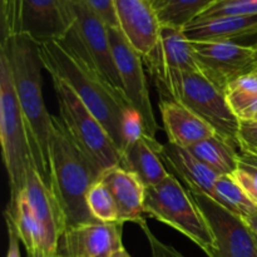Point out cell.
I'll return each instance as SVG.
<instances>
[{
    "instance_id": "1",
    "label": "cell",
    "mask_w": 257,
    "mask_h": 257,
    "mask_svg": "<svg viewBox=\"0 0 257 257\" xmlns=\"http://www.w3.org/2000/svg\"><path fill=\"white\" fill-rule=\"evenodd\" d=\"M39 57L49 75H57L73 88L88 109L122 151V125L131 105L98 73L73 27L62 40L39 44Z\"/></svg>"
},
{
    "instance_id": "2",
    "label": "cell",
    "mask_w": 257,
    "mask_h": 257,
    "mask_svg": "<svg viewBox=\"0 0 257 257\" xmlns=\"http://www.w3.org/2000/svg\"><path fill=\"white\" fill-rule=\"evenodd\" d=\"M39 44L27 35L0 40V53L12 69L18 103L24 118L33 160L49 186V137L52 114L47 110L42 89Z\"/></svg>"
},
{
    "instance_id": "3",
    "label": "cell",
    "mask_w": 257,
    "mask_h": 257,
    "mask_svg": "<svg viewBox=\"0 0 257 257\" xmlns=\"http://www.w3.org/2000/svg\"><path fill=\"white\" fill-rule=\"evenodd\" d=\"M100 176L102 171L74 142L62 119L52 114L49 188L59 206L65 230L94 221L88 208L87 195Z\"/></svg>"
},
{
    "instance_id": "4",
    "label": "cell",
    "mask_w": 257,
    "mask_h": 257,
    "mask_svg": "<svg viewBox=\"0 0 257 257\" xmlns=\"http://www.w3.org/2000/svg\"><path fill=\"white\" fill-rule=\"evenodd\" d=\"M0 142L10 187L9 205L24 191L33 160L24 118L18 103L9 62L0 53Z\"/></svg>"
},
{
    "instance_id": "5",
    "label": "cell",
    "mask_w": 257,
    "mask_h": 257,
    "mask_svg": "<svg viewBox=\"0 0 257 257\" xmlns=\"http://www.w3.org/2000/svg\"><path fill=\"white\" fill-rule=\"evenodd\" d=\"M75 23L72 0H2V40L27 35L38 44L62 40Z\"/></svg>"
},
{
    "instance_id": "6",
    "label": "cell",
    "mask_w": 257,
    "mask_h": 257,
    "mask_svg": "<svg viewBox=\"0 0 257 257\" xmlns=\"http://www.w3.org/2000/svg\"><path fill=\"white\" fill-rule=\"evenodd\" d=\"M145 212L185 235L206 255L215 250V238L190 190L171 173L157 186L146 188Z\"/></svg>"
},
{
    "instance_id": "7",
    "label": "cell",
    "mask_w": 257,
    "mask_h": 257,
    "mask_svg": "<svg viewBox=\"0 0 257 257\" xmlns=\"http://www.w3.org/2000/svg\"><path fill=\"white\" fill-rule=\"evenodd\" d=\"M161 99L182 103L205 120L218 137L240 150V118L228 103L226 92L212 84L201 73L178 74Z\"/></svg>"
},
{
    "instance_id": "8",
    "label": "cell",
    "mask_w": 257,
    "mask_h": 257,
    "mask_svg": "<svg viewBox=\"0 0 257 257\" xmlns=\"http://www.w3.org/2000/svg\"><path fill=\"white\" fill-rule=\"evenodd\" d=\"M50 77L57 95L59 118L74 142L102 173L108 168L119 166V151L102 123L88 109L68 83L57 75Z\"/></svg>"
},
{
    "instance_id": "9",
    "label": "cell",
    "mask_w": 257,
    "mask_h": 257,
    "mask_svg": "<svg viewBox=\"0 0 257 257\" xmlns=\"http://www.w3.org/2000/svg\"><path fill=\"white\" fill-rule=\"evenodd\" d=\"M191 195L215 238V250L208 257H257L256 236L240 216L211 196L197 192Z\"/></svg>"
},
{
    "instance_id": "10",
    "label": "cell",
    "mask_w": 257,
    "mask_h": 257,
    "mask_svg": "<svg viewBox=\"0 0 257 257\" xmlns=\"http://www.w3.org/2000/svg\"><path fill=\"white\" fill-rule=\"evenodd\" d=\"M109 39L125 99L142 118L147 136L156 138L160 125L153 113L142 57L128 43L119 28L109 27Z\"/></svg>"
},
{
    "instance_id": "11",
    "label": "cell",
    "mask_w": 257,
    "mask_h": 257,
    "mask_svg": "<svg viewBox=\"0 0 257 257\" xmlns=\"http://www.w3.org/2000/svg\"><path fill=\"white\" fill-rule=\"evenodd\" d=\"M200 73L226 92L231 83L252 74L255 47L235 42H191Z\"/></svg>"
},
{
    "instance_id": "12",
    "label": "cell",
    "mask_w": 257,
    "mask_h": 257,
    "mask_svg": "<svg viewBox=\"0 0 257 257\" xmlns=\"http://www.w3.org/2000/svg\"><path fill=\"white\" fill-rule=\"evenodd\" d=\"M142 59L160 93V98L165 95L178 74L200 73L192 43L187 39L183 29L168 25L161 27L157 47Z\"/></svg>"
},
{
    "instance_id": "13",
    "label": "cell",
    "mask_w": 257,
    "mask_h": 257,
    "mask_svg": "<svg viewBox=\"0 0 257 257\" xmlns=\"http://www.w3.org/2000/svg\"><path fill=\"white\" fill-rule=\"evenodd\" d=\"M72 5L75 15L74 28L89 55L90 62L100 77L115 92L125 98L110 45L109 27L83 0H72Z\"/></svg>"
},
{
    "instance_id": "14",
    "label": "cell",
    "mask_w": 257,
    "mask_h": 257,
    "mask_svg": "<svg viewBox=\"0 0 257 257\" xmlns=\"http://www.w3.org/2000/svg\"><path fill=\"white\" fill-rule=\"evenodd\" d=\"M123 222L90 221L65 230L59 251L67 257H112L122 245Z\"/></svg>"
},
{
    "instance_id": "15",
    "label": "cell",
    "mask_w": 257,
    "mask_h": 257,
    "mask_svg": "<svg viewBox=\"0 0 257 257\" xmlns=\"http://www.w3.org/2000/svg\"><path fill=\"white\" fill-rule=\"evenodd\" d=\"M118 28L142 58L160 42L161 24L151 0H113Z\"/></svg>"
},
{
    "instance_id": "16",
    "label": "cell",
    "mask_w": 257,
    "mask_h": 257,
    "mask_svg": "<svg viewBox=\"0 0 257 257\" xmlns=\"http://www.w3.org/2000/svg\"><path fill=\"white\" fill-rule=\"evenodd\" d=\"M24 193L38 222L42 226L48 252L55 257L59 253L65 223L52 190L43 180L35 163H32L28 170Z\"/></svg>"
},
{
    "instance_id": "17",
    "label": "cell",
    "mask_w": 257,
    "mask_h": 257,
    "mask_svg": "<svg viewBox=\"0 0 257 257\" xmlns=\"http://www.w3.org/2000/svg\"><path fill=\"white\" fill-rule=\"evenodd\" d=\"M99 180L107 186L114 198L119 222H135L140 226L147 223L143 218L147 187L136 173L115 166L105 170Z\"/></svg>"
},
{
    "instance_id": "18",
    "label": "cell",
    "mask_w": 257,
    "mask_h": 257,
    "mask_svg": "<svg viewBox=\"0 0 257 257\" xmlns=\"http://www.w3.org/2000/svg\"><path fill=\"white\" fill-rule=\"evenodd\" d=\"M161 157L167 170L177 180L182 181L187 190L205 193L213 198L216 182L220 176L193 156L188 148L167 142L162 146Z\"/></svg>"
},
{
    "instance_id": "19",
    "label": "cell",
    "mask_w": 257,
    "mask_h": 257,
    "mask_svg": "<svg viewBox=\"0 0 257 257\" xmlns=\"http://www.w3.org/2000/svg\"><path fill=\"white\" fill-rule=\"evenodd\" d=\"M161 114L168 142L190 148L196 143L216 136V132L196 113L173 99L160 102Z\"/></svg>"
},
{
    "instance_id": "20",
    "label": "cell",
    "mask_w": 257,
    "mask_h": 257,
    "mask_svg": "<svg viewBox=\"0 0 257 257\" xmlns=\"http://www.w3.org/2000/svg\"><path fill=\"white\" fill-rule=\"evenodd\" d=\"M162 146L156 138L143 135L120 153L119 166L136 173L146 187L160 185L171 176L161 157Z\"/></svg>"
},
{
    "instance_id": "21",
    "label": "cell",
    "mask_w": 257,
    "mask_h": 257,
    "mask_svg": "<svg viewBox=\"0 0 257 257\" xmlns=\"http://www.w3.org/2000/svg\"><path fill=\"white\" fill-rule=\"evenodd\" d=\"M183 33L190 42H235L257 34V14L195 20Z\"/></svg>"
},
{
    "instance_id": "22",
    "label": "cell",
    "mask_w": 257,
    "mask_h": 257,
    "mask_svg": "<svg viewBox=\"0 0 257 257\" xmlns=\"http://www.w3.org/2000/svg\"><path fill=\"white\" fill-rule=\"evenodd\" d=\"M5 212L12 216L20 242L24 245L28 257H52L47 250L42 226L30 207L24 191L13 205H8Z\"/></svg>"
},
{
    "instance_id": "23",
    "label": "cell",
    "mask_w": 257,
    "mask_h": 257,
    "mask_svg": "<svg viewBox=\"0 0 257 257\" xmlns=\"http://www.w3.org/2000/svg\"><path fill=\"white\" fill-rule=\"evenodd\" d=\"M188 150L218 176L233 175L240 165L237 148L217 135L196 143Z\"/></svg>"
},
{
    "instance_id": "24",
    "label": "cell",
    "mask_w": 257,
    "mask_h": 257,
    "mask_svg": "<svg viewBox=\"0 0 257 257\" xmlns=\"http://www.w3.org/2000/svg\"><path fill=\"white\" fill-rule=\"evenodd\" d=\"M161 24L185 29L221 0H151Z\"/></svg>"
},
{
    "instance_id": "25",
    "label": "cell",
    "mask_w": 257,
    "mask_h": 257,
    "mask_svg": "<svg viewBox=\"0 0 257 257\" xmlns=\"http://www.w3.org/2000/svg\"><path fill=\"white\" fill-rule=\"evenodd\" d=\"M213 198L225 206L227 210L240 216L241 218H245L246 216L257 211V206L250 200L247 193L243 191L233 175H225L218 177L215 186Z\"/></svg>"
},
{
    "instance_id": "26",
    "label": "cell",
    "mask_w": 257,
    "mask_h": 257,
    "mask_svg": "<svg viewBox=\"0 0 257 257\" xmlns=\"http://www.w3.org/2000/svg\"><path fill=\"white\" fill-rule=\"evenodd\" d=\"M87 205L94 220L100 222H119V213L114 198L100 180L88 191Z\"/></svg>"
},
{
    "instance_id": "27",
    "label": "cell",
    "mask_w": 257,
    "mask_h": 257,
    "mask_svg": "<svg viewBox=\"0 0 257 257\" xmlns=\"http://www.w3.org/2000/svg\"><path fill=\"white\" fill-rule=\"evenodd\" d=\"M226 97L236 114L257 99V74L238 78L226 90Z\"/></svg>"
},
{
    "instance_id": "28",
    "label": "cell",
    "mask_w": 257,
    "mask_h": 257,
    "mask_svg": "<svg viewBox=\"0 0 257 257\" xmlns=\"http://www.w3.org/2000/svg\"><path fill=\"white\" fill-rule=\"evenodd\" d=\"M253 14H257L256 0H221V2L213 4L211 8H208L196 20Z\"/></svg>"
},
{
    "instance_id": "29",
    "label": "cell",
    "mask_w": 257,
    "mask_h": 257,
    "mask_svg": "<svg viewBox=\"0 0 257 257\" xmlns=\"http://www.w3.org/2000/svg\"><path fill=\"white\" fill-rule=\"evenodd\" d=\"M143 135H147L146 133L145 123H143L141 115L133 109L132 107L125 112L124 119H123V125H122V151L125 150L128 146L133 145L135 142H137Z\"/></svg>"
},
{
    "instance_id": "30",
    "label": "cell",
    "mask_w": 257,
    "mask_h": 257,
    "mask_svg": "<svg viewBox=\"0 0 257 257\" xmlns=\"http://www.w3.org/2000/svg\"><path fill=\"white\" fill-rule=\"evenodd\" d=\"M141 228L143 230L148 240V243H150L152 257H187L183 255V253H181L178 250H176L173 246L162 242L160 238L156 237L155 233L151 232V230L148 228L147 223L141 226Z\"/></svg>"
},
{
    "instance_id": "31",
    "label": "cell",
    "mask_w": 257,
    "mask_h": 257,
    "mask_svg": "<svg viewBox=\"0 0 257 257\" xmlns=\"http://www.w3.org/2000/svg\"><path fill=\"white\" fill-rule=\"evenodd\" d=\"M89 8H92L108 27L118 28L117 15H115L114 2L113 0H83Z\"/></svg>"
},
{
    "instance_id": "32",
    "label": "cell",
    "mask_w": 257,
    "mask_h": 257,
    "mask_svg": "<svg viewBox=\"0 0 257 257\" xmlns=\"http://www.w3.org/2000/svg\"><path fill=\"white\" fill-rule=\"evenodd\" d=\"M233 177L240 183L243 191L247 193L250 200L257 206V182L255 181V178L241 167H238L237 171L233 173Z\"/></svg>"
},
{
    "instance_id": "33",
    "label": "cell",
    "mask_w": 257,
    "mask_h": 257,
    "mask_svg": "<svg viewBox=\"0 0 257 257\" xmlns=\"http://www.w3.org/2000/svg\"><path fill=\"white\" fill-rule=\"evenodd\" d=\"M5 222L8 228V237H9V246H8L7 257H20V238L18 236L14 221L9 213L4 212Z\"/></svg>"
},
{
    "instance_id": "34",
    "label": "cell",
    "mask_w": 257,
    "mask_h": 257,
    "mask_svg": "<svg viewBox=\"0 0 257 257\" xmlns=\"http://www.w3.org/2000/svg\"><path fill=\"white\" fill-rule=\"evenodd\" d=\"M240 141L241 145H257V125L250 122H241Z\"/></svg>"
},
{
    "instance_id": "35",
    "label": "cell",
    "mask_w": 257,
    "mask_h": 257,
    "mask_svg": "<svg viewBox=\"0 0 257 257\" xmlns=\"http://www.w3.org/2000/svg\"><path fill=\"white\" fill-rule=\"evenodd\" d=\"M237 117L240 118L241 122L256 123L257 122V99L255 102L251 103L248 107H246L245 109L241 110V112L237 114Z\"/></svg>"
},
{
    "instance_id": "36",
    "label": "cell",
    "mask_w": 257,
    "mask_h": 257,
    "mask_svg": "<svg viewBox=\"0 0 257 257\" xmlns=\"http://www.w3.org/2000/svg\"><path fill=\"white\" fill-rule=\"evenodd\" d=\"M238 161L245 165L253 166L257 168V155L256 153L251 152V151L246 150V148H241L238 152Z\"/></svg>"
},
{
    "instance_id": "37",
    "label": "cell",
    "mask_w": 257,
    "mask_h": 257,
    "mask_svg": "<svg viewBox=\"0 0 257 257\" xmlns=\"http://www.w3.org/2000/svg\"><path fill=\"white\" fill-rule=\"evenodd\" d=\"M242 220L245 221V223L247 225V227L250 228L251 232H252L257 237V211L252 212L251 215L246 216V217L242 218Z\"/></svg>"
},
{
    "instance_id": "38",
    "label": "cell",
    "mask_w": 257,
    "mask_h": 257,
    "mask_svg": "<svg viewBox=\"0 0 257 257\" xmlns=\"http://www.w3.org/2000/svg\"><path fill=\"white\" fill-rule=\"evenodd\" d=\"M112 257H131V255L125 251L124 247H122L119 248V250L115 251V252L112 255Z\"/></svg>"
},
{
    "instance_id": "39",
    "label": "cell",
    "mask_w": 257,
    "mask_h": 257,
    "mask_svg": "<svg viewBox=\"0 0 257 257\" xmlns=\"http://www.w3.org/2000/svg\"><path fill=\"white\" fill-rule=\"evenodd\" d=\"M241 148H246V150L251 151V152L256 153V155H257V145H253V146H248V145H241L240 150H241Z\"/></svg>"
},
{
    "instance_id": "40",
    "label": "cell",
    "mask_w": 257,
    "mask_h": 257,
    "mask_svg": "<svg viewBox=\"0 0 257 257\" xmlns=\"http://www.w3.org/2000/svg\"><path fill=\"white\" fill-rule=\"evenodd\" d=\"M253 47H255V63H253L252 74H257V43L253 44Z\"/></svg>"
},
{
    "instance_id": "41",
    "label": "cell",
    "mask_w": 257,
    "mask_h": 257,
    "mask_svg": "<svg viewBox=\"0 0 257 257\" xmlns=\"http://www.w3.org/2000/svg\"><path fill=\"white\" fill-rule=\"evenodd\" d=\"M57 257H67V256H65L64 253H62V252H60V251H59V253H58Z\"/></svg>"
},
{
    "instance_id": "42",
    "label": "cell",
    "mask_w": 257,
    "mask_h": 257,
    "mask_svg": "<svg viewBox=\"0 0 257 257\" xmlns=\"http://www.w3.org/2000/svg\"><path fill=\"white\" fill-rule=\"evenodd\" d=\"M250 123H251V122H250ZM253 124H256V125H257V122H256V123H253Z\"/></svg>"
},
{
    "instance_id": "43",
    "label": "cell",
    "mask_w": 257,
    "mask_h": 257,
    "mask_svg": "<svg viewBox=\"0 0 257 257\" xmlns=\"http://www.w3.org/2000/svg\"><path fill=\"white\" fill-rule=\"evenodd\" d=\"M256 2H257V0H256Z\"/></svg>"
},
{
    "instance_id": "44",
    "label": "cell",
    "mask_w": 257,
    "mask_h": 257,
    "mask_svg": "<svg viewBox=\"0 0 257 257\" xmlns=\"http://www.w3.org/2000/svg\"><path fill=\"white\" fill-rule=\"evenodd\" d=\"M256 238H257V237H256Z\"/></svg>"
}]
</instances>
